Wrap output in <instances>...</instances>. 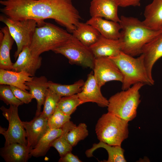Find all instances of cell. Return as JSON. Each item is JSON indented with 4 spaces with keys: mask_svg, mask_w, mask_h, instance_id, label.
<instances>
[{
    "mask_svg": "<svg viewBox=\"0 0 162 162\" xmlns=\"http://www.w3.org/2000/svg\"><path fill=\"white\" fill-rule=\"evenodd\" d=\"M18 107L10 105L8 108L4 106L0 108L3 115L9 123L7 130L0 127V133L5 140L4 145L15 142L27 145L26 133L19 116Z\"/></svg>",
    "mask_w": 162,
    "mask_h": 162,
    "instance_id": "9c48e42d",
    "label": "cell"
},
{
    "mask_svg": "<svg viewBox=\"0 0 162 162\" xmlns=\"http://www.w3.org/2000/svg\"><path fill=\"white\" fill-rule=\"evenodd\" d=\"M22 124L26 133L27 146L31 150L50 129L48 119L41 113L30 121L22 122Z\"/></svg>",
    "mask_w": 162,
    "mask_h": 162,
    "instance_id": "7c38bea8",
    "label": "cell"
},
{
    "mask_svg": "<svg viewBox=\"0 0 162 162\" xmlns=\"http://www.w3.org/2000/svg\"><path fill=\"white\" fill-rule=\"evenodd\" d=\"M92 1H95V0H92Z\"/></svg>",
    "mask_w": 162,
    "mask_h": 162,
    "instance_id": "d590c367",
    "label": "cell"
},
{
    "mask_svg": "<svg viewBox=\"0 0 162 162\" xmlns=\"http://www.w3.org/2000/svg\"><path fill=\"white\" fill-rule=\"evenodd\" d=\"M83 80L80 79L70 85H62L48 81L49 88L61 97L77 94L82 90L84 84Z\"/></svg>",
    "mask_w": 162,
    "mask_h": 162,
    "instance_id": "4316f807",
    "label": "cell"
},
{
    "mask_svg": "<svg viewBox=\"0 0 162 162\" xmlns=\"http://www.w3.org/2000/svg\"><path fill=\"white\" fill-rule=\"evenodd\" d=\"M102 148L105 149L108 152V160L104 162H126L127 161L124 155V150L121 146H113L103 142L100 141L98 143H94L92 147L85 152L88 157L93 156V153L97 149Z\"/></svg>",
    "mask_w": 162,
    "mask_h": 162,
    "instance_id": "d4e9b609",
    "label": "cell"
},
{
    "mask_svg": "<svg viewBox=\"0 0 162 162\" xmlns=\"http://www.w3.org/2000/svg\"><path fill=\"white\" fill-rule=\"evenodd\" d=\"M33 77L24 71L16 72L0 69V84L13 86L25 91L29 90L26 83L32 80Z\"/></svg>",
    "mask_w": 162,
    "mask_h": 162,
    "instance_id": "7402d4cb",
    "label": "cell"
},
{
    "mask_svg": "<svg viewBox=\"0 0 162 162\" xmlns=\"http://www.w3.org/2000/svg\"><path fill=\"white\" fill-rule=\"evenodd\" d=\"M47 78L45 76H34L32 80L26 82L29 93L36 99L37 102L36 116L40 114L41 106L44 105L47 90L49 88Z\"/></svg>",
    "mask_w": 162,
    "mask_h": 162,
    "instance_id": "44dd1931",
    "label": "cell"
},
{
    "mask_svg": "<svg viewBox=\"0 0 162 162\" xmlns=\"http://www.w3.org/2000/svg\"><path fill=\"white\" fill-rule=\"evenodd\" d=\"M72 33L74 37L88 47L96 42L101 36L98 31L92 26L80 22Z\"/></svg>",
    "mask_w": 162,
    "mask_h": 162,
    "instance_id": "603a6c76",
    "label": "cell"
},
{
    "mask_svg": "<svg viewBox=\"0 0 162 162\" xmlns=\"http://www.w3.org/2000/svg\"><path fill=\"white\" fill-rule=\"evenodd\" d=\"M119 6L126 7L130 6H137L140 5L141 0H116Z\"/></svg>",
    "mask_w": 162,
    "mask_h": 162,
    "instance_id": "e575fe53",
    "label": "cell"
},
{
    "mask_svg": "<svg viewBox=\"0 0 162 162\" xmlns=\"http://www.w3.org/2000/svg\"><path fill=\"white\" fill-rule=\"evenodd\" d=\"M119 6L116 0H96L90 3L89 12L92 17H103L105 19L119 22L118 13Z\"/></svg>",
    "mask_w": 162,
    "mask_h": 162,
    "instance_id": "4fadbf2b",
    "label": "cell"
},
{
    "mask_svg": "<svg viewBox=\"0 0 162 162\" xmlns=\"http://www.w3.org/2000/svg\"><path fill=\"white\" fill-rule=\"evenodd\" d=\"M144 85L137 83L112 96L108 100V112L128 122L132 120L141 101L139 91Z\"/></svg>",
    "mask_w": 162,
    "mask_h": 162,
    "instance_id": "5b68a950",
    "label": "cell"
},
{
    "mask_svg": "<svg viewBox=\"0 0 162 162\" xmlns=\"http://www.w3.org/2000/svg\"><path fill=\"white\" fill-rule=\"evenodd\" d=\"M70 116L65 114L57 107L55 112L48 119L49 128H61L66 123L70 121Z\"/></svg>",
    "mask_w": 162,
    "mask_h": 162,
    "instance_id": "4dcf8cb0",
    "label": "cell"
},
{
    "mask_svg": "<svg viewBox=\"0 0 162 162\" xmlns=\"http://www.w3.org/2000/svg\"><path fill=\"white\" fill-rule=\"evenodd\" d=\"M42 62L41 56H33L29 47H26L20 53L16 62L13 63L12 70L24 71L31 76L34 77L37 70L40 68Z\"/></svg>",
    "mask_w": 162,
    "mask_h": 162,
    "instance_id": "5bb4252c",
    "label": "cell"
},
{
    "mask_svg": "<svg viewBox=\"0 0 162 162\" xmlns=\"http://www.w3.org/2000/svg\"><path fill=\"white\" fill-rule=\"evenodd\" d=\"M0 21L8 27L10 33L16 43L17 49L14 55L15 59L24 48L29 47L37 27V22L33 19L17 20L4 15H1Z\"/></svg>",
    "mask_w": 162,
    "mask_h": 162,
    "instance_id": "52a82bcc",
    "label": "cell"
},
{
    "mask_svg": "<svg viewBox=\"0 0 162 162\" xmlns=\"http://www.w3.org/2000/svg\"><path fill=\"white\" fill-rule=\"evenodd\" d=\"M88 135L87 126L81 123L71 129L67 135V140L73 147H74L81 140H84Z\"/></svg>",
    "mask_w": 162,
    "mask_h": 162,
    "instance_id": "f546056e",
    "label": "cell"
},
{
    "mask_svg": "<svg viewBox=\"0 0 162 162\" xmlns=\"http://www.w3.org/2000/svg\"><path fill=\"white\" fill-rule=\"evenodd\" d=\"M89 47L95 58L115 56L122 52V46L119 39H109L101 35L98 41Z\"/></svg>",
    "mask_w": 162,
    "mask_h": 162,
    "instance_id": "2e32d148",
    "label": "cell"
},
{
    "mask_svg": "<svg viewBox=\"0 0 162 162\" xmlns=\"http://www.w3.org/2000/svg\"><path fill=\"white\" fill-rule=\"evenodd\" d=\"M10 86L15 97L23 103L28 104L34 99L32 95L28 92L14 86Z\"/></svg>",
    "mask_w": 162,
    "mask_h": 162,
    "instance_id": "d6a6232c",
    "label": "cell"
},
{
    "mask_svg": "<svg viewBox=\"0 0 162 162\" xmlns=\"http://www.w3.org/2000/svg\"><path fill=\"white\" fill-rule=\"evenodd\" d=\"M143 23L155 31H162V0H153L145 8Z\"/></svg>",
    "mask_w": 162,
    "mask_h": 162,
    "instance_id": "ffe728a7",
    "label": "cell"
},
{
    "mask_svg": "<svg viewBox=\"0 0 162 162\" xmlns=\"http://www.w3.org/2000/svg\"><path fill=\"white\" fill-rule=\"evenodd\" d=\"M15 41L6 26L0 31V68L12 70L13 63L10 56V51Z\"/></svg>",
    "mask_w": 162,
    "mask_h": 162,
    "instance_id": "d6986e66",
    "label": "cell"
},
{
    "mask_svg": "<svg viewBox=\"0 0 162 162\" xmlns=\"http://www.w3.org/2000/svg\"><path fill=\"white\" fill-rule=\"evenodd\" d=\"M73 0H1L0 11L12 19L36 20L37 26L51 19L72 33L81 18Z\"/></svg>",
    "mask_w": 162,
    "mask_h": 162,
    "instance_id": "6da1fadb",
    "label": "cell"
},
{
    "mask_svg": "<svg viewBox=\"0 0 162 162\" xmlns=\"http://www.w3.org/2000/svg\"><path fill=\"white\" fill-rule=\"evenodd\" d=\"M61 98L60 96L49 88L43 105V110L41 114L48 119L56 110Z\"/></svg>",
    "mask_w": 162,
    "mask_h": 162,
    "instance_id": "f1b7e54d",
    "label": "cell"
},
{
    "mask_svg": "<svg viewBox=\"0 0 162 162\" xmlns=\"http://www.w3.org/2000/svg\"><path fill=\"white\" fill-rule=\"evenodd\" d=\"M120 20L121 29L118 39L122 52L133 57L141 54L144 46L162 32L149 28L136 18L122 15Z\"/></svg>",
    "mask_w": 162,
    "mask_h": 162,
    "instance_id": "7a4b0ae2",
    "label": "cell"
},
{
    "mask_svg": "<svg viewBox=\"0 0 162 162\" xmlns=\"http://www.w3.org/2000/svg\"><path fill=\"white\" fill-rule=\"evenodd\" d=\"M31 149L27 145L13 143L1 148L0 155L6 162H26L31 157Z\"/></svg>",
    "mask_w": 162,
    "mask_h": 162,
    "instance_id": "ac0fdd59",
    "label": "cell"
},
{
    "mask_svg": "<svg viewBox=\"0 0 162 162\" xmlns=\"http://www.w3.org/2000/svg\"><path fill=\"white\" fill-rule=\"evenodd\" d=\"M100 88L96 81L94 73L92 72L88 75L81 91L77 94L82 104L92 102L100 107H106L108 104V100L102 94Z\"/></svg>",
    "mask_w": 162,
    "mask_h": 162,
    "instance_id": "8fae6325",
    "label": "cell"
},
{
    "mask_svg": "<svg viewBox=\"0 0 162 162\" xmlns=\"http://www.w3.org/2000/svg\"><path fill=\"white\" fill-rule=\"evenodd\" d=\"M59 162H82L78 157L72 154L71 152H69L63 156L60 157L58 160Z\"/></svg>",
    "mask_w": 162,
    "mask_h": 162,
    "instance_id": "836d02e7",
    "label": "cell"
},
{
    "mask_svg": "<svg viewBox=\"0 0 162 162\" xmlns=\"http://www.w3.org/2000/svg\"><path fill=\"white\" fill-rule=\"evenodd\" d=\"M148 74L151 79H153L152 70L155 63L162 57V32L143 47L142 53Z\"/></svg>",
    "mask_w": 162,
    "mask_h": 162,
    "instance_id": "9a60e30c",
    "label": "cell"
},
{
    "mask_svg": "<svg viewBox=\"0 0 162 162\" xmlns=\"http://www.w3.org/2000/svg\"><path fill=\"white\" fill-rule=\"evenodd\" d=\"M86 23L94 27L105 38L115 40L119 38L121 27L119 22L101 17H92Z\"/></svg>",
    "mask_w": 162,
    "mask_h": 162,
    "instance_id": "e0dca14e",
    "label": "cell"
},
{
    "mask_svg": "<svg viewBox=\"0 0 162 162\" xmlns=\"http://www.w3.org/2000/svg\"><path fill=\"white\" fill-rule=\"evenodd\" d=\"M76 126L70 120L67 122L62 127L63 129L62 134L51 143L50 146L56 149L60 157L69 152H71L73 147L68 140L67 135L69 131Z\"/></svg>",
    "mask_w": 162,
    "mask_h": 162,
    "instance_id": "484cf974",
    "label": "cell"
},
{
    "mask_svg": "<svg viewBox=\"0 0 162 162\" xmlns=\"http://www.w3.org/2000/svg\"><path fill=\"white\" fill-rule=\"evenodd\" d=\"M52 51L64 56L71 64L94 69L95 58L90 47L73 36L67 42Z\"/></svg>",
    "mask_w": 162,
    "mask_h": 162,
    "instance_id": "ba28073f",
    "label": "cell"
},
{
    "mask_svg": "<svg viewBox=\"0 0 162 162\" xmlns=\"http://www.w3.org/2000/svg\"><path fill=\"white\" fill-rule=\"evenodd\" d=\"M72 35L50 22L37 27L29 47L32 55L38 57L43 53L52 51L67 42Z\"/></svg>",
    "mask_w": 162,
    "mask_h": 162,
    "instance_id": "277c9868",
    "label": "cell"
},
{
    "mask_svg": "<svg viewBox=\"0 0 162 162\" xmlns=\"http://www.w3.org/2000/svg\"><path fill=\"white\" fill-rule=\"evenodd\" d=\"M128 122L108 112L102 115L95 127L97 138L100 141L113 146H121L128 138Z\"/></svg>",
    "mask_w": 162,
    "mask_h": 162,
    "instance_id": "8992f818",
    "label": "cell"
},
{
    "mask_svg": "<svg viewBox=\"0 0 162 162\" xmlns=\"http://www.w3.org/2000/svg\"><path fill=\"white\" fill-rule=\"evenodd\" d=\"M62 128H50L39 140L38 143L30 153L31 157H38L45 155L49 149L52 142L62 134Z\"/></svg>",
    "mask_w": 162,
    "mask_h": 162,
    "instance_id": "cb8c5ba5",
    "label": "cell"
},
{
    "mask_svg": "<svg viewBox=\"0 0 162 162\" xmlns=\"http://www.w3.org/2000/svg\"><path fill=\"white\" fill-rule=\"evenodd\" d=\"M0 98L7 105L19 106L24 103L15 96L9 85H0Z\"/></svg>",
    "mask_w": 162,
    "mask_h": 162,
    "instance_id": "1f68e13d",
    "label": "cell"
},
{
    "mask_svg": "<svg viewBox=\"0 0 162 162\" xmlns=\"http://www.w3.org/2000/svg\"><path fill=\"white\" fill-rule=\"evenodd\" d=\"M93 70L95 79L100 88L109 81H122L123 77L121 72L108 57L95 58Z\"/></svg>",
    "mask_w": 162,
    "mask_h": 162,
    "instance_id": "30bf717a",
    "label": "cell"
},
{
    "mask_svg": "<svg viewBox=\"0 0 162 162\" xmlns=\"http://www.w3.org/2000/svg\"><path fill=\"white\" fill-rule=\"evenodd\" d=\"M109 57L116 64L122 75V90H126L138 83L150 86L154 85V81L148 74L142 54L134 58L121 52L116 56Z\"/></svg>",
    "mask_w": 162,
    "mask_h": 162,
    "instance_id": "3957f363",
    "label": "cell"
},
{
    "mask_svg": "<svg viewBox=\"0 0 162 162\" xmlns=\"http://www.w3.org/2000/svg\"><path fill=\"white\" fill-rule=\"evenodd\" d=\"M82 102L77 94L62 97L58 101L57 107L65 114L70 116L78 106Z\"/></svg>",
    "mask_w": 162,
    "mask_h": 162,
    "instance_id": "83f0119b",
    "label": "cell"
}]
</instances>
